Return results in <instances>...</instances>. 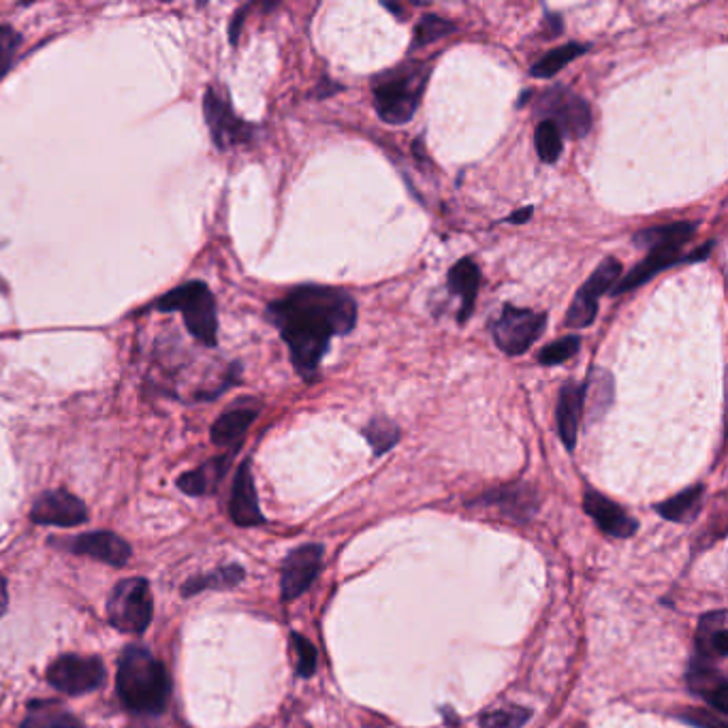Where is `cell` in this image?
Listing matches in <instances>:
<instances>
[{
	"mask_svg": "<svg viewBox=\"0 0 728 728\" xmlns=\"http://www.w3.org/2000/svg\"><path fill=\"white\" fill-rule=\"evenodd\" d=\"M267 316L287 342L297 374L312 381L331 338L348 336L355 329L357 302L344 289L302 284L269 304Z\"/></svg>",
	"mask_w": 728,
	"mask_h": 728,
	"instance_id": "cell-1",
	"label": "cell"
},
{
	"mask_svg": "<svg viewBox=\"0 0 728 728\" xmlns=\"http://www.w3.org/2000/svg\"><path fill=\"white\" fill-rule=\"evenodd\" d=\"M171 692L165 664L154 658L146 647H126L118 667V694L122 703L135 714H161Z\"/></svg>",
	"mask_w": 728,
	"mask_h": 728,
	"instance_id": "cell-2",
	"label": "cell"
},
{
	"mask_svg": "<svg viewBox=\"0 0 728 728\" xmlns=\"http://www.w3.org/2000/svg\"><path fill=\"white\" fill-rule=\"evenodd\" d=\"M696 231H699V223H690V220H679V223L639 231L635 235V246L645 248L647 257L615 284L611 295L635 291L650 282L656 274L664 272V269L675 267L679 263H690V259L682 255V250Z\"/></svg>",
	"mask_w": 728,
	"mask_h": 728,
	"instance_id": "cell-3",
	"label": "cell"
},
{
	"mask_svg": "<svg viewBox=\"0 0 728 728\" xmlns=\"http://www.w3.org/2000/svg\"><path fill=\"white\" fill-rule=\"evenodd\" d=\"M432 75V67L423 62H406L395 67L374 84V109L387 124H406L417 114V107Z\"/></svg>",
	"mask_w": 728,
	"mask_h": 728,
	"instance_id": "cell-4",
	"label": "cell"
},
{
	"mask_svg": "<svg viewBox=\"0 0 728 728\" xmlns=\"http://www.w3.org/2000/svg\"><path fill=\"white\" fill-rule=\"evenodd\" d=\"M156 310L180 312L191 334L208 346H216L218 340V316L216 299L210 287L201 280L180 284L178 289L165 293L156 299Z\"/></svg>",
	"mask_w": 728,
	"mask_h": 728,
	"instance_id": "cell-5",
	"label": "cell"
},
{
	"mask_svg": "<svg viewBox=\"0 0 728 728\" xmlns=\"http://www.w3.org/2000/svg\"><path fill=\"white\" fill-rule=\"evenodd\" d=\"M154 613V600L146 579H124L120 581L107 603V615L118 630L129 635L146 632Z\"/></svg>",
	"mask_w": 728,
	"mask_h": 728,
	"instance_id": "cell-6",
	"label": "cell"
},
{
	"mask_svg": "<svg viewBox=\"0 0 728 728\" xmlns=\"http://www.w3.org/2000/svg\"><path fill=\"white\" fill-rule=\"evenodd\" d=\"M534 114L551 120L560 133L583 139L592 131V109L577 92L566 86H553L545 90L534 103Z\"/></svg>",
	"mask_w": 728,
	"mask_h": 728,
	"instance_id": "cell-7",
	"label": "cell"
},
{
	"mask_svg": "<svg viewBox=\"0 0 728 728\" xmlns=\"http://www.w3.org/2000/svg\"><path fill=\"white\" fill-rule=\"evenodd\" d=\"M547 314L528 308L504 306L498 321L492 325V334L502 353L517 357L530 351V346L545 331Z\"/></svg>",
	"mask_w": 728,
	"mask_h": 728,
	"instance_id": "cell-8",
	"label": "cell"
},
{
	"mask_svg": "<svg viewBox=\"0 0 728 728\" xmlns=\"http://www.w3.org/2000/svg\"><path fill=\"white\" fill-rule=\"evenodd\" d=\"M622 278V263L615 257H605L600 265L594 269L592 276L583 282V287L575 295L571 308L566 312L564 327L568 329H583L590 327L596 321L598 314V299L609 289H613Z\"/></svg>",
	"mask_w": 728,
	"mask_h": 728,
	"instance_id": "cell-9",
	"label": "cell"
},
{
	"mask_svg": "<svg viewBox=\"0 0 728 728\" xmlns=\"http://www.w3.org/2000/svg\"><path fill=\"white\" fill-rule=\"evenodd\" d=\"M203 114L205 122L210 126L214 144L220 150H229L233 146L248 144L255 137V126L235 116L229 99L216 88L205 90L203 97Z\"/></svg>",
	"mask_w": 728,
	"mask_h": 728,
	"instance_id": "cell-10",
	"label": "cell"
},
{
	"mask_svg": "<svg viewBox=\"0 0 728 728\" xmlns=\"http://www.w3.org/2000/svg\"><path fill=\"white\" fill-rule=\"evenodd\" d=\"M105 679V667L99 658L60 656L47 669V682L67 694H86L97 690Z\"/></svg>",
	"mask_w": 728,
	"mask_h": 728,
	"instance_id": "cell-11",
	"label": "cell"
},
{
	"mask_svg": "<svg viewBox=\"0 0 728 728\" xmlns=\"http://www.w3.org/2000/svg\"><path fill=\"white\" fill-rule=\"evenodd\" d=\"M30 519L39 526L71 528L84 524L88 519V509L77 496L65 492V489H54V492H45L35 500Z\"/></svg>",
	"mask_w": 728,
	"mask_h": 728,
	"instance_id": "cell-12",
	"label": "cell"
},
{
	"mask_svg": "<svg viewBox=\"0 0 728 728\" xmlns=\"http://www.w3.org/2000/svg\"><path fill=\"white\" fill-rule=\"evenodd\" d=\"M323 564V547L321 545H304L289 553L282 566V598L293 600L302 596L312 581L316 579Z\"/></svg>",
	"mask_w": 728,
	"mask_h": 728,
	"instance_id": "cell-13",
	"label": "cell"
},
{
	"mask_svg": "<svg viewBox=\"0 0 728 728\" xmlns=\"http://www.w3.org/2000/svg\"><path fill=\"white\" fill-rule=\"evenodd\" d=\"M67 547L79 556H88L109 566H124L131 558V545L114 532H88L75 536Z\"/></svg>",
	"mask_w": 728,
	"mask_h": 728,
	"instance_id": "cell-14",
	"label": "cell"
},
{
	"mask_svg": "<svg viewBox=\"0 0 728 728\" xmlns=\"http://www.w3.org/2000/svg\"><path fill=\"white\" fill-rule=\"evenodd\" d=\"M688 686L694 694L705 699L718 714L728 711V682L714 662L692 658L688 669Z\"/></svg>",
	"mask_w": 728,
	"mask_h": 728,
	"instance_id": "cell-15",
	"label": "cell"
},
{
	"mask_svg": "<svg viewBox=\"0 0 728 728\" xmlns=\"http://www.w3.org/2000/svg\"><path fill=\"white\" fill-rule=\"evenodd\" d=\"M583 509L596 521L598 528L609 536L628 538L637 532V521L632 519L620 504H615L603 494L592 492V489L583 498Z\"/></svg>",
	"mask_w": 728,
	"mask_h": 728,
	"instance_id": "cell-16",
	"label": "cell"
},
{
	"mask_svg": "<svg viewBox=\"0 0 728 728\" xmlns=\"http://www.w3.org/2000/svg\"><path fill=\"white\" fill-rule=\"evenodd\" d=\"M231 517L237 526H259L265 521L261 506H259V498H257V487H255V479H252L250 472V464L244 462L235 474L233 481V492H231Z\"/></svg>",
	"mask_w": 728,
	"mask_h": 728,
	"instance_id": "cell-17",
	"label": "cell"
},
{
	"mask_svg": "<svg viewBox=\"0 0 728 728\" xmlns=\"http://www.w3.org/2000/svg\"><path fill=\"white\" fill-rule=\"evenodd\" d=\"M447 287L449 293L462 299L460 314H457V321L464 325L470 314L474 312V304H477V293L481 287V269L470 257H464L457 261L447 276Z\"/></svg>",
	"mask_w": 728,
	"mask_h": 728,
	"instance_id": "cell-18",
	"label": "cell"
},
{
	"mask_svg": "<svg viewBox=\"0 0 728 728\" xmlns=\"http://www.w3.org/2000/svg\"><path fill=\"white\" fill-rule=\"evenodd\" d=\"M583 385L575 381H566L560 389L556 419H558V434L568 451H573L577 445L579 434V419L583 413Z\"/></svg>",
	"mask_w": 728,
	"mask_h": 728,
	"instance_id": "cell-19",
	"label": "cell"
},
{
	"mask_svg": "<svg viewBox=\"0 0 728 728\" xmlns=\"http://www.w3.org/2000/svg\"><path fill=\"white\" fill-rule=\"evenodd\" d=\"M696 658L707 662H722L728 656V635H726V611L707 613L696 635Z\"/></svg>",
	"mask_w": 728,
	"mask_h": 728,
	"instance_id": "cell-20",
	"label": "cell"
},
{
	"mask_svg": "<svg viewBox=\"0 0 728 728\" xmlns=\"http://www.w3.org/2000/svg\"><path fill=\"white\" fill-rule=\"evenodd\" d=\"M259 417V408L255 406H235L220 415L212 425V442L218 447H231L242 440L248 427Z\"/></svg>",
	"mask_w": 728,
	"mask_h": 728,
	"instance_id": "cell-21",
	"label": "cell"
},
{
	"mask_svg": "<svg viewBox=\"0 0 728 728\" xmlns=\"http://www.w3.org/2000/svg\"><path fill=\"white\" fill-rule=\"evenodd\" d=\"M229 462H231L229 455L227 457H216V460L199 466L197 470L182 474V477L178 479V487L188 496L210 494V492H214L216 485L220 483V479L225 477Z\"/></svg>",
	"mask_w": 728,
	"mask_h": 728,
	"instance_id": "cell-22",
	"label": "cell"
},
{
	"mask_svg": "<svg viewBox=\"0 0 728 728\" xmlns=\"http://www.w3.org/2000/svg\"><path fill=\"white\" fill-rule=\"evenodd\" d=\"M613 374L603 368H592L588 383L583 385V402H590V415L592 419H598L603 413H607L611 402H613Z\"/></svg>",
	"mask_w": 728,
	"mask_h": 728,
	"instance_id": "cell-23",
	"label": "cell"
},
{
	"mask_svg": "<svg viewBox=\"0 0 728 728\" xmlns=\"http://www.w3.org/2000/svg\"><path fill=\"white\" fill-rule=\"evenodd\" d=\"M701 502H703V485H694V487H688L686 492L677 494L669 500H664L662 504L656 506V511L669 521H682V524H686V521L694 519L696 515H699L701 511Z\"/></svg>",
	"mask_w": 728,
	"mask_h": 728,
	"instance_id": "cell-24",
	"label": "cell"
},
{
	"mask_svg": "<svg viewBox=\"0 0 728 728\" xmlns=\"http://www.w3.org/2000/svg\"><path fill=\"white\" fill-rule=\"evenodd\" d=\"M588 50H590V45H581V43H566L562 47H556V50L547 52L541 60L536 62L530 75L538 77V79H549L558 71H562L568 62H573L575 58L583 56Z\"/></svg>",
	"mask_w": 728,
	"mask_h": 728,
	"instance_id": "cell-25",
	"label": "cell"
},
{
	"mask_svg": "<svg viewBox=\"0 0 728 728\" xmlns=\"http://www.w3.org/2000/svg\"><path fill=\"white\" fill-rule=\"evenodd\" d=\"M483 502L487 504H496V506H502L504 511L509 513H515L521 517V515H528V511H534V494L530 492V489L524 485V487H502L498 489V492H492V494H485L481 498Z\"/></svg>",
	"mask_w": 728,
	"mask_h": 728,
	"instance_id": "cell-26",
	"label": "cell"
},
{
	"mask_svg": "<svg viewBox=\"0 0 728 728\" xmlns=\"http://www.w3.org/2000/svg\"><path fill=\"white\" fill-rule=\"evenodd\" d=\"M534 146H536L538 158H541L543 163L551 165V163H556L562 154L564 135L551 120H541L534 129Z\"/></svg>",
	"mask_w": 728,
	"mask_h": 728,
	"instance_id": "cell-27",
	"label": "cell"
},
{
	"mask_svg": "<svg viewBox=\"0 0 728 728\" xmlns=\"http://www.w3.org/2000/svg\"><path fill=\"white\" fill-rule=\"evenodd\" d=\"M244 579V568L242 566H227V568H220V571L216 573H210V575H201V577H195L191 581L184 583V596H193L197 592H203L208 588H233V585H237Z\"/></svg>",
	"mask_w": 728,
	"mask_h": 728,
	"instance_id": "cell-28",
	"label": "cell"
},
{
	"mask_svg": "<svg viewBox=\"0 0 728 728\" xmlns=\"http://www.w3.org/2000/svg\"><path fill=\"white\" fill-rule=\"evenodd\" d=\"M363 436H366L374 455L378 457L398 445L400 427L387 417H376L366 427H363Z\"/></svg>",
	"mask_w": 728,
	"mask_h": 728,
	"instance_id": "cell-29",
	"label": "cell"
},
{
	"mask_svg": "<svg viewBox=\"0 0 728 728\" xmlns=\"http://www.w3.org/2000/svg\"><path fill=\"white\" fill-rule=\"evenodd\" d=\"M22 728H84V726L73 714H69V711L47 705L30 711V716L26 718Z\"/></svg>",
	"mask_w": 728,
	"mask_h": 728,
	"instance_id": "cell-30",
	"label": "cell"
},
{
	"mask_svg": "<svg viewBox=\"0 0 728 728\" xmlns=\"http://www.w3.org/2000/svg\"><path fill=\"white\" fill-rule=\"evenodd\" d=\"M457 26L445 18H440V15H432L427 13L423 15V18L419 20L417 28H415V39H413V50H417V47H425V45H432L434 41L438 39H445L449 37L453 30Z\"/></svg>",
	"mask_w": 728,
	"mask_h": 728,
	"instance_id": "cell-31",
	"label": "cell"
},
{
	"mask_svg": "<svg viewBox=\"0 0 728 728\" xmlns=\"http://www.w3.org/2000/svg\"><path fill=\"white\" fill-rule=\"evenodd\" d=\"M579 348H581L579 336H566L547 344L536 359L541 366H560V363H566L568 359L575 357L579 353Z\"/></svg>",
	"mask_w": 728,
	"mask_h": 728,
	"instance_id": "cell-32",
	"label": "cell"
},
{
	"mask_svg": "<svg viewBox=\"0 0 728 728\" xmlns=\"http://www.w3.org/2000/svg\"><path fill=\"white\" fill-rule=\"evenodd\" d=\"M528 720H530V709L511 705L485 714L481 718V728H521Z\"/></svg>",
	"mask_w": 728,
	"mask_h": 728,
	"instance_id": "cell-33",
	"label": "cell"
},
{
	"mask_svg": "<svg viewBox=\"0 0 728 728\" xmlns=\"http://www.w3.org/2000/svg\"><path fill=\"white\" fill-rule=\"evenodd\" d=\"M291 641H293V650H295L297 675L299 677H310L316 671V650H314V645L302 635H293Z\"/></svg>",
	"mask_w": 728,
	"mask_h": 728,
	"instance_id": "cell-34",
	"label": "cell"
},
{
	"mask_svg": "<svg viewBox=\"0 0 728 728\" xmlns=\"http://www.w3.org/2000/svg\"><path fill=\"white\" fill-rule=\"evenodd\" d=\"M20 47V35L11 26H0V75H3Z\"/></svg>",
	"mask_w": 728,
	"mask_h": 728,
	"instance_id": "cell-35",
	"label": "cell"
},
{
	"mask_svg": "<svg viewBox=\"0 0 728 728\" xmlns=\"http://www.w3.org/2000/svg\"><path fill=\"white\" fill-rule=\"evenodd\" d=\"M688 724L699 726V728H726L724 718H720L718 714L709 709H690L682 716Z\"/></svg>",
	"mask_w": 728,
	"mask_h": 728,
	"instance_id": "cell-36",
	"label": "cell"
},
{
	"mask_svg": "<svg viewBox=\"0 0 728 728\" xmlns=\"http://www.w3.org/2000/svg\"><path fill=\"white\" fill-rule=\"evenodd\" d=\"M340 90H342V86H340V84H336V82H329V79L325 77L323 82H321V86L316 88V97H319V99H325V97H329V94L340 92Z\"/></svg>",
	"mask_w": 728,
	"mask_h": 728,
	"instance_id": "cell-37",
	"label": "cell"
},
{
	"mask_svg": "<svg viewBox=\"0 0 728 728\" xmlns=\"http://www.w3.org/2000/svg\"><path fill=\"white\" fill-rule=\"evenodd\" d=\"M547 24H549V30L545 33L547 39L558 37L562 33V18H560V15H547Z\"/></svg>",
	"mask_w": 728,
	"mask_h": 728,
	"instance_id": "cell-38",
	"label": "cell"
},
{
	"mask_svg": "<svg viewBox=\"0 0 728 728\" xmlns=\"http://www.w3.org/2000/svg\"><path fill=\"white\" fill-rule=\"evenodd\" d=\"M246 9H248V7H244V9H240V11H237V13H235V20H233V24H231V30H229V35H231V43H237V37H240V26L244 24V15H246Z\"/></svg>",
	"mask_w": 728,
	"mask_h": 728,
	"instance_id": "cell-39",
	"label": "cell"
},
{
	"mask_svg": "<svg viewBox=\"0 0 728 728\" xmlns=\"http://www.w3.org/2000/svg\"><path fill=\"white\" fill-rule=\"evenodd\" d=\"M532 214H534V208H532V205H528V208H524V210H517L515 214H511V216H509V223H513V225L528 223V220L532 218Z\"/></svg>",
	"mask_w": 728,
	"mask_h": 728,
	"instance_id": "cell-40",
	"label": "cell"
},
{
	"mask_svg": "<svg viewBox=\"0 0 728 728\" xmlns=\"http://www.w3.org/2000/svg\"><path fill=\"white\" fill-rule=\"evenodd\" d=\"M9 605V594H7V581L0 579V615L7 611Z\"/></svg>",
	"mask_w": 728,
	"mask_h": 728,
	"instance_id": "cell-41",
	"label": "cell"
}]
</instances>
